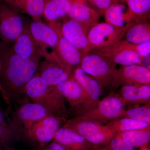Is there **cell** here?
<instances>
[{
	"label": "cell",
	"instance_id": "obj_1",
	"mask_svg": "<svg viewBox=\"0 0 150 150\" xmlns=\"http://www.w3.org/2000/svg\"><path fill=\"white\" fill-rule=\"evenodd\" d=\"M40 62L21 57L4 46L0 49V81L10 99L21 93L23 87L37 73Z\"/></svg>",
	"mask_w": 150,
	"mask_h": 150
},
{
	"label": "cell",
	"instance_id": "obj_2",
	"mask_svg": "<svg viewBox=\"0 0 150 150\" xmlns=\"http://www.w3.org/2000/svg\"><path fill=\"white\" fill-rule=\"evenodd\" d=\"M21 93L27 96L32 102L43 106L55 116H57L58 112L65 107L64 98L55 86H49L44 83L37 73L23 87Z\"/></svg>",
	"mask_w": 150,
	"mask_h": 150
},
{
	"label": "cell",
	"instance_id": "obj_3",
	"mask_svg": "<svg viewBox=\"0 0 150 150\" xmlns=\"http://www.w3.org/2000/svg\"><path fill=\"white\" fill-rule=\"evenodd\" d=\"M30 28L41 57L57 63L67 70L56 54L59 35L56 30L50 25L35 21L30 23Z\"/></svg>",
	"mask_w": 150,
	"mask_h": 150
},
{
	"label": "cell",
	"instance_id": "obj_4",
	"mask_svg": "<svg viewBox=\"0 0 150 150\" xmlns=\"http://www.w3.org/2000/svg\"><path fill=\"white\" fill-rule=\"evenodd\" d=\"M115 66L102 54L93 50L84 55L80 65L81 68L95 79L100 86L115 83L117 71Z\"/></svg>",
	"mask_w": 150,
	"mask_h": 150
},
{
	"label": "cell",
	"instance_id": "obj_5",
	"mask_svg": "<svg viewBox=\"0 0 150 150\" xmlns=\"http://www.w3.org/2000/svg\"><path fill=\"white\" fill-rule=\"evenodd\" d=\"M128 27L118 28L106 22L97 23L88 33L89 51L107 48L122 40Z\"/></svg>",
	"mask_w": 150,
	"mask_h": 150
},
{
	"label": "cell",
	"instance_id": "obj_6",
	"mask_svg": "<svg viewBox=\"0 0 150 150\" xmlns=\"http://www.w3.org/2000/svg\"><path fill=\"white\" fill-rule=\"evenodd\" d=\"M51 114L40 105L27 103L18 108L11 120V123L19 136L21 133L25 134L33 124Z\"/></svg>",
	"mask_w": 150,
	"mask_h": 150
},
{
	"label": "cell",
	"instance_id": "obj_7",
	"mask_svg": "<svg viewBox=\"0 0 150 150\" xmlns=\"http://www.w3.org/2000/svg\"><path fill=\"white\" fill-rule=\"evenodd\" d=\"M25 22L17 12L6 4L0 6V39L13 43L23 31Z\"/></svg>",
	"mask_w": 150,
	"mask_h": 150
},
{
	"label": "cell",
	"instance_id": "obj_8",
	"mask_svg": "<svg viewBox=\"0 0 150 150\" xmlns=\"http://www.w3.org/2000/svg\"><path fill=\"white\" fill-rule=\"evenodd\" d=\"M93 51L102 54L115 65L123 67L135 64L142 66L143 59L134 51L132 44L124 40H120L107 48Z\"/></svg>",
	"mask_w": 150,
	"mask_h": 150
},
{
	"label": "cell",
	"instance_id": "obj_9",
	"mask_svg": "<svg viewBox=\"0 0 150 150\" xmlns=\"http://www.w3.org/2000/svg\"><path fill=\"white\" fill-rule=\"evenodd\" d=\"M60 123L59 117L51 114L33 124L24 134L37 143L41 148L45 147L54 139L60 128Z\"/></svg>",
	"mask_w": 150,
	"mask_h": 150
},
{
	"label": "cell",
	"instance_id": "obj_10",
	"mask_svg": "<svg viewBox=\"0 0 150 150\" xmlns=\"http://www.w3.org/2000/svg\"><path fill=\"white\" fill-rule=\"evenodd\" d=\"M48 24L54 28L58 33L59 40L56 47V54L65 69L71 74L73 68L80 65L83 55L62 35L60 30L61 24L56 21Z\"/></svg>",
	"mask_w": 150,
	"mask_h": 150
},
{
	"label": "cell",
	"instance_id": "obj_11",
	"mask_svg": "<svg viewBox=\"0 0 150 150\" xmlns=\"http://www.w3.org/2000/svg\"><path fill=\"white\" fill-rule=\"evenodd\" d=\"M64 126L76 131L89 142L96 144L104 142L106 133L112 131L108 126L88 120H70Z\"/></svg>",
	"mask_w": 150,
	"mask_h": 150
},
{
	"label": "cell",
	"instance_id": "obj_12",
	"mask_svg": "<svg viewBox=\"0 0 150 150\" xmlns=\"http://www.w3.org/2000/svg\"><path fill=\"white\" fill-rule=\"evenodd\" d=\"M60 30L63 36L77 48L83 56L89 51L88 31L79 23L71 19L66 20L61 25Z\"/></svg>",
	"mask_w": 150,
	"mask_h": 150
},
{
	"label": "cell",
	"instance_id": "obj_13",
	"mask_svg": "<svg viewBox=\"0 0 150 150\" xmlns=\"http://www.w3.org/2000/svg\"><path fill=\"white\" fill-rule=\"evenodd\" d=\"M67 15L88 31L98 23L100 16L97 11L88 5L86 0H72Z\"/></svg>",
	"mask_w": 150,
	"mask_h": 150
},
{
	"label": "cell",
	"instance_id": "obj_14",
	"mask_svg": "<svg viewBox=\"0 0 150 150\" xmlns=\"http://www.w3.org/2000/svg\"><path fill=\"white\" fill-rule=\"evenodd\" d=\"M11 49L15 54L25 59L40 61L42 58L30 32V23L27 22H25L21 34L14 42Z\"/></svg>",
	"mask_w": 150,
	"mask_h": 150
},
{
	"label": "cell",
	"instance_id": "obj_15",
	"mask_svg": "<svg viewBox=\"0 0 150 150\" xmlns=\"http://www.w3.org/2000/svg\"><path fill=\"white\" fill-rule=\"evenodd\" d=\"M118 82L125 85H150V68L137 64L123 66L117 70L115 83Z\"/></svg>",
	"mask_w": 150,
	"mask_h": 150
},
{
	"label": "cell",
	"instance_id": "obj_16",
	"mask_svg": "<svg viewBox=\"0 0 150 150\" xmlns=\"http://www.w3.org/2000/svg\"><path fill=\"white\" fill-rule=\"evenodd\" d=\"M37 73L43 82L51 87L56 86L64 82L71 76L59 64L46 60L40 62Z\"/></svg>",
	"mask_w": 150,
	"mask_h": 150
},
{
	"label": "cell",
	"instance_id": "obj_17",
	"mask_svg": "<svg viewBox=\"0 0 150 150\" xmlns=\"http://www.w3.org/2000/svg\"><path fill=\"white\" fill-rule=\"evenodd\" d=\"M55 87L61 95L73 106H77L84 102V100L90 99L80 85L71 75L67 80Z\"/></svg>",
	"mask_w": 150,
	"mask_h": 150
},
{
	"label": "cell",
	"instance_id": "obj_18",
	"mask_svg": "<svg viewBox=\"0 0 150 150\" xmlns=\"http://www.w3.org/2000/svg\"><path fill=\"white\" fill-rule=\"evenodd\" d=\"M123 108L124 104L121 98L115 96L108 97L99 103L97 108L93 112L95 113L93 114L96 118L112 120L122 115Z\"/></svg>",
	"mask_w": 150,
	"mask_h": 150
},
{
	"label": "cell",
	"instance_id": "obj_19",
	"mask_svg": "<svg viewBox=\"0 0 150 150\" xmlns=\"http://www.w3.org/2000/svg\"><path fill=\"white\" fill-rule=\"evenodd\" d=\"M72 76L79 83L90 99L98 100L101 95V86L91 76L86 73L80 66L75 68Z\"/></svg>",
	"mask_w": 150,
	"mask_h": 150
},
{
	"label": "cell",
	"instance_id": "obj_20",
	"mask_svg": "<svg viewBox=\"0 0 150 150\" xmlns=\"http://www.w3.org/2000/svg\"><path fill=\"white\" fill-rule=\"evenodd\" d=\"M124 37L128 43L139 44L150 41V25L148 21L131 22ZM123 37V38H124Z\"/></svg>",
	"mask_w": 150,
	"mask_h": 150
},
{
	"label": "cell",
	"instance_id": "obj_21",
	"mask_svg": "<svg viewBox=\"0 0 150 150\" xmlns=\"http://www.w3.org/2000/svg\"><path fill=\"white\" fill-rule=\"evenodd\" d=\"M45 1L43 17L46 21L51 23L67 15L72 0Z\"/></svg>",
	"mask_w": 150,
	"mask_h": 150
},
{
	"label": "cell",
	"instance_id": "obj_22",
	"mask_svg": "<svg viewBox=\"0 0 150 150\" xmlns=\"http://www.w3.org/2000/svg\"><path fill=\"white\" fill-rule=\"evenodd\" d=\"M128 6L126 16L129 22L148 21L150 14V0H125Z\"/></svg>",
	"mask_w": 150,
	"mask_h": 150
},
{
	"label": "cell",
	"instance_id": "obj_23",
	"mask_svg": "<svg viewBox=\"0 0 150 150\" xmlns=\"http://www.w3.org/2000/svg\"><path fill=\"white\" fill-rule=\"evenodd\" d=\"M125 6L123 4H113L105 12V22L118 28L128 27L129 23L126 13H124Z\"/></svg>",
	"mask_w": 150,
	"mask_h": 150
},
{
	"label": "cell",
	"instance_id": "obj_24",
	"mask_svg": "<svg viewBox=\"0 0 150 150\" xmlns=\"http://www.w3.org/2000/svg\"><path fill=\"white\" fill-rule=\"evenodd\" d=\"M53 140L54 142L61 144L68 149H74L85 141L84 138L79 134L65 126L59 128Z\"/></svg>",
	"mask_w": 150,
	"mask_h": 150
},
{
	"label": "cell",
	"instance_id": "obj_25",
	"mask_svg": "<svg viewBox=\"0 0 150 150\" xmlns=\"http://www.w3.org/2000/svg\"><path fill=\"white\" fill-rule=\"evenodd\" d=\"M45 0H13L11 4L16 6L30 16L33 21L43 22Z\"/></svg>",
	"mask_w": 150,
	"mask_h": 150
},
{
	"label": "cell",
	"instance_id": "obj_26",
	"mask_svg": "<svg viewBox=\"0 0 150 150\" xmlns=\"http://www.w3.org/2000/svg\"><path fill=\"white\" fill-rule=\"evenodd\" d=\"M125 99L132 102L147 100L150 98L149 85H124L122 90Z\"/></svg>",
	"mask_w": 150,
	"mask_h": 150
},
{
	"label": "cell",
	"instance_id": "obj_27",
	"mask_svg": "<svg viewBox=\"0 0 150 150\" xmlns=\"http://www.w3.org/2000/svg\"><path fill=\"white\" fill-rule=\"evenodd\" d=\"M18 137L13 128L11 121L0 109V144L6 147Z\"/></svg>",
	"mask_w": 150,
	"mask_h": 150
},
{
	"label": "cell",
	"instance_id": "obj_28",
	"mask_svg": "<svg viewBox=\"0 0 150 150\" xmlns=\"http://www.w3.org/2000/svg\"><path fill=\"white\" fill-rule=\"evenodd\" d=\"M110 129H115L121 132L146 130L150 128V124L134 120L132 118H122L118 121H114L108 126Z\"/></svg>",
	"mask_w": 150,
	"mask_h": 150
},
{
	"label": "cell",
	"instance_id": "obj_29",
	"mask_svg": "<svg viewBox=\"0 0 150 150\" xmlns=\"http://www.w3.org/2000/svg\"><path fill=\"white\" fill-rule=\"evenodd\" d=\"M121 138L134 147H140L149 142L150 133L146 130L125 131Z\"/></svg>",
	"mask_w": 150,
	"mask_h": 150
},
{
	"label": "cell",
	"instance_id": "obj_30",
	"mask_svg": "<svg viewBox=\"0 0 150 150\" xmlns=\"http://www.w3.org/2000/svg\"><path fill=\"white\" fill-rule=\"evenodd\" d=\"M126 113L129 118L150 124L149 108L141 107L132 108L127 110Z\"/></svg>",
	"mask_w": 150,
	"mask_h": 150
},
{
	"label": "cell",
	"instance_id": "obj_31",
	"mask_svg": "<svg viewBox=\"0 0 150 150\" xmlns=\"http://www.w3.org/2000/svg\"><path fill=\"white\" fill-rule=\"evenodd\" d=\"M86 1L92 6L100 15L104 14L108 8L113 4H115L114 0H86Z\"/></svg>",
	"mask_w": 150,
	"mask_h": 150
},
{
	"label": "cell",
	"instance_id": "obj_32",
	"mask_svg": "<svg viewBox=\"0 0 150 150\" xmlns=\"http://www.w3.org/2000/svg\"><path fill=\"white\" fill-rule=\"evenodd\" d=\"M134 51L142 59L149 58L150 54V41L139 44H133Z\"/></svg>",
	"mask_w": 150,
	"mask_h": 150
},
{
	"label": "cell",
	"instance_id": "obj_33",
	"mask_svg": "<svg viewBox=\"0 0 150 150\" xmlns=\"http://www.w3.org/2000/svg\"><path fill=\"white\" fill-rule=\"evenodd\" d=\"M113 150H135L134 147L127 143L121 138H116L111 142Z\"/></svg>",
	"mask_w": 150,
	"mask_h": 150
},
{
	"label": "cell",
	"instance_id": "obj_34",
	"mask_svg": "<svg viewBox=\"0 0 150 150\" xmlns=\"http://www.w3.org/2000/svg\"><path fill=\"white\" fill-rule=\"evenodd\" d=\"M47 147L52 150H69L68 148L63 145L55 142H52Z\"/></svg>",
	"mask_w": 150,
	"mask_h": 150
},
{
	"label": "cell",
	"instance_id": "obj_35",
	"mask_svg": "<svg viewBox=\"0 0 150 150\" xmlns=\"http://www.w3.org/2000/svg\"><path fill=\"white\" fill-rule=\"evenodd\" d=\"M0 70H1V65H0ZM0 92H1V93L2 94L4 99V100L6 103L7 104H10V99L9 98L8 96L7 95L6 93V92L3 89L1 84V81H0Z\"/></svg>",
	"mask_w": 150,
	"mask_h": 150
},
{
	"label": "cell",
	"instance_id": "obj_36",
	"mask_svg": "<svg viewBox=\"0 0 150 150\" xmlns=\"http://www.w3.org/2000/svg\"><path fill=\"white\" fill-rule=\"evenodd\" d=\"M4 1H5L8 4H11L12 0H4Z\"/></svg>",
	"mask_w": 150,
	"mask_h": 150
},
{
	"label": "cell",
	"instance_id": "obj_37",
	"mask_svg": "<svg viewBox=\"0 0 150 150\" xmlns=\"http://www.w3.org/2000/svg\"><path fill=\"white\" fill-rule=\"evenodd\" d=\"M41 150H52L50 149H49V148L47 147H46L43 148V149H42Z\"/></svg>",
	"mask_w": 150,
	"mask_h": 150
},
{
	"label": "cell",
	"instance_id": "obj_38",
	"mask_svg": "<svg viewBox=\"0 0 150 150\" xmlns=\"http://www.w3.org/2000/svg\"><path fill=\"white\" fill-rule=\"evenodd\" d=\"M4 45V43H2L0 41V49L2 48V47Z\"/></svg>",
	"mask_w": 150,
	"mask_h": 150
},
{
	"label": "cell",
	"instance_id": "obj_39",
	"mask_svg": "<svg viewBox=\"0 0 150 150\" xmlns=\"http://www.w3.org/2000/svg\"><path fill=\"white\" fill-rule=\"evenodd\" d=\"M122 1V0H114V1H115V3H119V2L120 1Z\"/></svg>",
	"mask_w": 150,
	"mask_h": 150
},
{
	"label": "cell",
	"instance_id": "obj_40",
	"mask_svg": "<svg viewBox=\"0 0 150 150\" xmlns=\"http://www.w3.org/2000/svg\"><path fill=\"white\" fill-rule=\"evenodd\" d=\"M143 150H150V149H144Z\"/></svg>",
	"mask_w": 150,
	"mask_h": 150
},
{
	"label": "cell",
	"instance_id": "obj_41",
	"mask_svg": "<svg viewBox=\"0 0 150 150\" xmlns=\"http://www.w3.org/2000/svg\"><path fill=\"white\" fill-rule=\"evenodd\" d=\"M4 150H11L9 149H5Z\"/></svg>",
	"mask_w": 150,
	"mask_h": 150
},
{
	"label": "cell",
	"instance_id": "obj_42",
	"mask_svg": "<svg viewBox=\"0 0 150 150\" xmlns=\"http://www.w3.org/2000/svg\"><path fill=\"white\" fill-rule=\"evenodd\" d=\"M1 3H0V6H1Z\"/></svg>",
	"mask_w": 150,
	"mask_h": 150
},
{
	"label": "cell",
	"instance_id": "obj_43",
	"mask_svg": "<svg viewBox=\"0 0 150 150\" xmlns=\"http://www.w3.org/2000/svg\"><path fill=\"white\" fill-rule=\"evenodd\" d=\"M0 109H1V108H0Z\"/></svg>",
	"mask_w": 150,
	"mask_h": 150
}]
</instances>
